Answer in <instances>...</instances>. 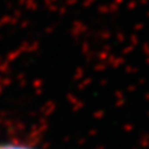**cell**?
I'll list each match as a JSON object with an SVG mask.
<instances>
[{"instance_id":"cell-1","label":"cell","mask_w":149,"mask_h":149,"mask_svg":"<svg viewBox=\"0 0 149 149\" xmlns=\"http://www.w3.org/2000/svg\"><path fill=\"white\" fill-rule=\"evenodd\" d=\"M0 149H37L30 146H25V144H15V143H1L0 144Z\"/></svg>"}]
</instances>
